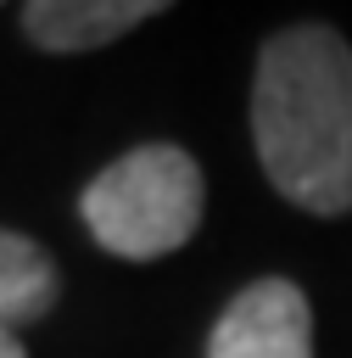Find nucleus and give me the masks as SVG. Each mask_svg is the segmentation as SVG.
I'll return each mask as SVG.
<instances>
[{
  "label": "nucleus",
  "instance_id": "obj_2",
  "mask_svg": "<svg viewBox=\"0 0 352 358\" xmlns=\"http://www.w3.org/2000/svg\"><path fill=\"white\" fill-rule=\"evenodd\" d=\"M201 201L207 185L184 145H134L84 185L78 213L112 257L151 263L196 235Z\"/></svg>",
  "mask_w": 352,
  "mask_h": 358
},
{
  "label": "nucleus",
  "instance_id": "obj_6",
  "mask_svg": "<svg viewBox=\"0 0 352 358\" xmlns=\"http://www.w3.org/2000/svg\"><path fill=\"white\" fill-rule=\"evenodd\" d=\"M0 358H28L22 341H17V330H0Z\"/></svg>",
  "mask_w": 352,
  "mask_h": 358
},
{
  "label": "nucleus",
  "instance_id": "obj_5",
  "mask_svg": "<svg viewBox=\"0 0 352 358\" xmlns=\"http://www.w3.org/2000/svg\"><path fill=\"white\" fill-rule=\"evenodd\" d=\"M56 263L39 241L0 229V330H22L56 308Z\"/></svg>",
  "mask_w": 352,
  "mask_h": 358
},
{
  "label": "nucleus",
  "instance_id": "obj_3",
  "mask_svg": "<svg viewBox=\"0 0 352 358\" xmlns=\"http://www.w3.org/2000/svg\"><path fill=\"white\" fill-rule=\"evenodd\" d=\"M207 358H313V308L296 280H251L218 313Z\"/></svg>",
  "mask_w": 352,
  "mask_h": 358
},
{
  "label": "nucleus",
  "instance_id": "obj_4",
  "mask_svg": "<svg viewBox=\"0 0 352 358\" xmlns=\"http://www.w3.org/2000/svg\"><path fill=\"white\" fill-rule=\"evenodd\" d=\"M156 11H162L156 0H34L22 6V34L39 50L73 56V50H95V45L134 34Z\"/></svg>",
  "mask_w": 352,
  "mask_h": 358
},
{
  "label": "nucleus",
  "instance_id": "obj_1",
  "mask_svg": "<svg viewBox=\"0 0 352 358\" xmlns=\"http://www.w3.org/2000/svg\"><path fill=\"white\" fill-rule=\"evenodd\" d=\"M263 173L302 213H352V45L324 22L279 28L251 78Z\"/></svg>",
  "mask_w": 352,
  "mask_h": 358
}]
</instances>
